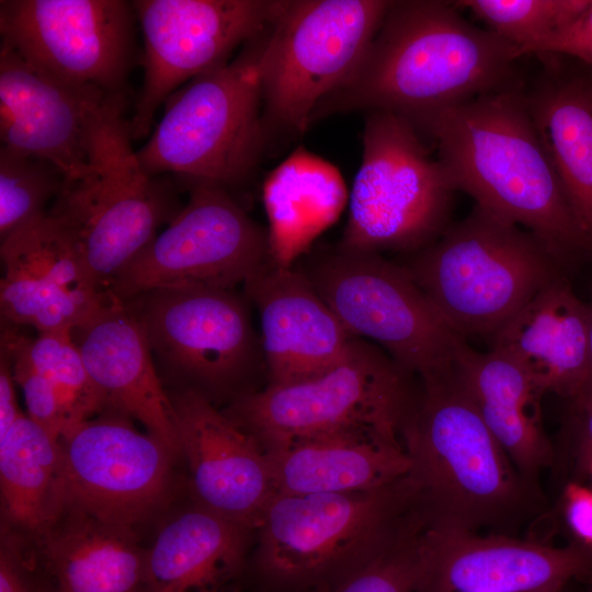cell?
I'll use <instances>...</instances> for the list:
<instances>
[{
  "label": "cell",
  "instance_id": "cell-32",
  "mask_svg": "<svg viewBox=\"0 0 592 592\" xmlns=\"http://www.w3.org/2000/svg\"><path fill=\"white\" fill-rule=\"evenodd\" d=\"M488 30L516 47L520 57L535 43L572 23L590 0H460Z\"/></svg>",
  "mask_w": 592,
  "mask_h": 592
},
{
  "label": "cell",
  "instance_id": "cell-1",
  "mask_svg": "<svg viewBox=\"0 0 592 592\" xmlns=\"http://www.w3.org/2000/svg\"><path fill=\"white\" fill-rule=\"evenodd\" d=\"M409 121L432 140L456 192L530 231L565 272L592 257V241L545 153L520 80Z\"/></svg>",
  "mask_w": 592,
  "mask_h": 592
},
{
  "label": "cell",
  "instance_id": "cell-12",
  "mask_svg": "<svg viewBox=\"0 0 592 592\" xmlns=\"http://www.w3.org/2000/svg\"><path fill=\"white\" fill-rule=\"evenodd\" d=\"M294 266L353 335L382 348L410 374L426 376L454 366L466 340L444 322L397 261L338 244Z\"/></svg>",
  "mask_w": 592,
  "mask_h": 592
},
{
  "label": "cell",
  "instance_id": "cell-39",
  "mask_svg": "<svg viewBox=\"0 0 592 592\" xmlns=\"http://www.w3.org/2000/svg\"><path fill=\"white\" fill-rule=\"evenodd\" d=\"M573 458L579 474L585 473L592 458V399L573 409Z\"/></svg>",
  "mask_w": 592,
  "mask_h": 592
},
{
  "label": "cell",
  "instance_id": "cell-41",
  "mask_svg": "<svg viewBox=\"0 0 592 592\" xmlns=\"http://www.w3.org/2000/svg\"><path fill=\"white\" fill-rule=\"evenodd\" d=\"M588 308H589V316H590V350H591L590 369H589L588 379L583 387L582 392L573 402H571L572 409L582 407L590 399H592V298L588 303Z\"/></svg>",
  "mask_w": 592,
  "mask_h": 592
},
{
  "label": "cell",
  "instance_id": "cell-22",
  "mask_svg": "<svg viewBox=\"0 0 592 592\" xmlns=\"http://www.w3.org/2000/svg\"><path fill=\"white\" fill-rule=\"evenodd\" d=\"M72 338L90 376L105 394L107 408L137 420L181 456L174 406L136 311L111 294L105 305L72 330Z\"/></svg>",
  "mask_w": 592,
  "mask_h": 592
},
{
  "label": "cell",
  "instance_id": "cell-26",
  "mask_svg": "<svg viewBox=\"0 0 592 592\" xmlns=\"http://www.w3.org/2000/svg\"><path fill=\"white\" fill-rule=\"evenodd\" d=\"M264 454L275 494L366 491L403 478L410 468L401 441L371 429L319 434Z\"/></svg>",
  "mask_w": 592,
  "mask_h": 592
},
{
  "label": "cell",
  "instance_id": "cell-28",
  "mask_svg": "<svg viewBox=\"0 0 592 592\" xmlns=\"http://www.w3.org/2000/svg\"><path fill=\"white\" fill-rule=\"evenodd\" d=\"M455 371L482 420L519 473L538 486V476L556 458L540 413L545 394L534 377L505 353L478 352L465 341Z\"/></svg>",
  "mask_w": 592,
  "mask_h": 592
},
{
  "label": "cell",
  "instance_id": "cell-16",
  "mask_svg": "<svg viewBox=\"0 0 592 592\" xmlns=\"http://www.w3.org/2000/svg\"><path fill=\"white\" fill-rule=\"evenodd\" d=\"M66 504L136 530L167 501L177 456L107 408L60 439Z\"/></svg>",
  "mask_w": 592,
  "mask_h": 592
},
{
  "label": "cell",
  "instance_id": "cell-42",
  "mask_svg": "<svg viewBox=\"0 0 592 592\" xmlns=\"http://www.w3.org/2000/svg\"><path fill=\"white\" fill-rule=\"evenodd\" d=\"M34 572V570H33ZM36 581V591L37 592H54L42 579H39L34 572Z\"/></svg>",
  "mask_w": 592,
  "mask_h": 592
},
{
  "label": "cell",
  "instance_id": "cell-3",
  "mask_svg": "<svg viewBox=\"0 0 592 592\" xmlns=\"http://www.w3.org/2000/svg\"><path fill=\"white\" fill-rule=\"evenodd\" d=\"M399 436L428 527L506 534L545 511L455 371L415 376Z\"/></svg>",
  "mask_w": 592,
  "mask_h": 592
},
{
  "label": "cell",
  "instance_id": "cell-15",
  "mask_svg": "<svg viewBox=\"0 0 592 592\" xmlns=\"http://www.w3.org/2000/svg\"><path fill=\"white\" fill-rule=\"evenodd\" d=\"M132 1L1 0V41L62 81L126 96L136 58Z\"/></svg>",
  "mask_w": 592,
  "mask_h": 592
},
{
  "label": "cell",
  "instance_id": "cell-46",
  "mask_svg": "<svg viewBox=\"0 0 592 592\" xmlns=\"http://www.w3.org/2000/svg\"><path fill=\"white\" fill-rule=\"evenodd\" d=\"M255 592H269V591H261V590H255Z\"/></svg>",
  "mask_w": 592,
  "mask_h": 592
},
{
  "label": "cell",
  "instance_id": "cell-9",
  "mask_svg": "<svg viewBox=\"0 0 592 592\" xmlns=\"http://www.w3.org/2000/svg\"><path fill=\"white\" fill-rule=\"evenodd\" d=\"M138 315L157 371L177 389L218 407L257 391L266 369L249 300L234 289L180 284L128 301Z\"/></svg>",
  "mask_w": 592,
  "mask_h": 592
},
{
  "label": "cell",
  "instance_id": "cell-27",
  "mask_svg": "<svg viewBox=\"0 0 592 592\" xmlns=\"http://www.w3.org/2000/svg\"><path fill=\"white\" fill-rule=\"evenodd\" d=\"M544 69L524 100L565 196L592 241V73L570 70L558 55H539Z\"/></svg>",
  "mask_w": 592,
  "mask_h": 592
},
{
  "label": "cell",
  "instance_id": "cell-14",
  "mask_svg": "<svg viewBox=\"0 0 592 592\" xmlns=\"http://www.w3.org/2000/svg\"><path fill=\"white\" fill-rule=\"evenodd\" d=\"M143 34V83L129 122L132 139L148 137L158 109L185 82L228 61L263 33L284 1L136 0Z\"/></svg>",
  "mask_w": 592,
  "mask_h": 592
},
{
  "label": "cell",
  "instance_id": "cell-6",
  "mask_svg": "<svg viewBox=\"0 0 592 592\" xmlns=\"http://www.w3.org/2000/svg\"><path fill=\"white\" fill-rule=\"evenodd\" d=\"M270 26L232 60L171 95L136 151L149 174L173 175L185 187L206 183L228 191L250 180L269 137L259 61Z\"/></svg>",
  "mask_w": 592,
  "mask_h": 592
},
{
  "label": "cell",
  "instance_id": "cell-31",
  "mask_svg": "<svg viewBox=\"0 0 592 592\" xmlns=\"http://www.w3.org/2000/svg\"><path fill=\"white\" fill-rule=\"evenodd\" d=\"M66 183L52 162L0 146V240L45 215Z\"/></svg>",
  "mask_w": 592,
  "mask_h": 592
},
{
  "label": "cell",
  "instance_id": "cell-29",
  "mask_svg": "<svg viewBox=\"0 0 592 592\" xmlns=\"http://www.w3.org/2000/svg\"><path fill=\"white\" fill-rule=\"evenodd\" d=\"M349 194L332 163L305 148L294 150L263 184L272 261L293 266L335 223L349 203Z\"/></svg>",
  "mask_w": 592,
  "mask_h": 592
},
{
  "label": "cell",
  "instance_id": "cell-23",
  "mask_svg": "<svg viewBox=\"0 0 592 592\" xmlns=\"http://www.w3.org/2000/svg\"><path fill=\"white\" fill-rule=\"evenodd\" d=\"M522 365L542 390L573 402L590 369L588 303L565 273L542 288L493 337L492 348Z\"/></svg>",
  "mask_w": 592,
  "mask_h": 592
},
{
  "label": "cell",
  "instance_id": "cell-5",
  "mask_svg": "<svg viewBox=\"0 0 592 592\" xmlns=\"http://www.w3.org/2000/svg\"><path fill=\"white\" fill-rule=\"evenodd\" d=\"M398 262V261H397ZM459 337H492L565 271L530 231L478 205L398 262Z\"/></svg>",
  "mask_w": 592,
  "mask_h": 592
},
{
  "label": "cell",
  "instance_id": "cell-21",
  "mask_svg": "<svg viewBox=\"0 0 592 592\" xmlns=\"http://www.w3.org/2000/svg\"><path fill=\"white\" fill-rule=\"evenodd\" d=\"M243 289L259 316L266 385L289 384L325 372L355 337L294 265L271 260Z\"/></svg>",
  "mask_w": 592,
  "mask_h": 592
},
{
  "label": "cell",
  "instance_id": "cell-20",
  "mask_svg": "<svg viewBox=\"0 0 592 592\" xmlns=\"http://www.w3.org/2000/svg\"><path fill=\"white\" fill-rule=\"evenodd\" d=\"M169 392L192 501L255 531L275 496L264 452L204 396L193 390Z\"/></svg>",
  "mask_w": 592,
  "mask_h": 592
},
{
  "label": "cell",
  "instance_id": "cell-7",
  "mask_svg": "<svg viewBox=\"0 0 592 592\" xmlns=\"http://www.w3.org/2000/svg\"><path fill=\"white\" fill-rule=\"evenodd\" d=\"M126 105L118 102L100 118L87 172L48 210L103 291L183 207L170 175H151L140 164Z\"/></svg>",
  "mask_w": 592,
  "mask_h": 592
},
{
  "label": "cell",
  "instance_id": "cell-35",
  "mask_svg": "<svg viewBox=\"0 0 592 592\" xmlns=\"http://www.w3.org/2000/svg\"><path fill=\"white\" fill-rule=\"evenodd\" d=\"M30 338L16 326L2 322L0 353L12 368L15 384L22 389L27 415L56 439L69 432L75 424L50 383L33 365L29 355Z\"/></svg>",
  "mask_w": 592,
  "mask_h": 592
},
{
  "label": "cell",
  "instance_id": "cell-38",
  "mask_svg": "<svg viewBox=\"0 0 592 592\" xmlns=\"http://www.w3.org/2000/svg\"><path fill=\"white\" fill-rule=\"evenodd\" d=\"M562 506L567 525L577 542L592 547V489L574 481L567 483Z\"/></svg>",
  "mask_w": 592,
  "mask_h": 592
},
{
  "label": "cell",
  "instance_id": "cell-34",
  "mask_svg": "<svg viewBox=\"0 0 592 592\" xmlns=\"http://www.w3.org/2000/svg\"><path fill=\"white\" fill-rule=\"evenodd\" d=\"M422 530H412L314 592H415L422 572Z\"/></svg>",
  "mask_w": 592,
  "mask_h": 592
},
{
  "label": "cell",
  "instance_id": "cell-40",
  "mask_svg": "<svg viewBox=\"0 0 592 592\" xmlns=\"http://www.w3.org/2000/svg\"><path fill=\"white\" fill-rule=\"evenodd\" d=\"M15 380L8 357L0 353V437L23 414L19 409Z\"/></svg>",
  "mask_w": 592,
  "mask_h": 592
},
{
  "label": "cell",
  "instance_id": "cell-24",
  "mask_svg": "<svg viewBox=\"0 0 592 592\" xmlns=\"http://www.w3.org/2000/svg\"><path fill=\"white\" fill-rule=\"evenodd\" d=\"M254 539L253 528L192 501L146 548L138 592H230L248 576Z\"/></svg>",
  "mask_w": 592,
  "mask_h": 592
},
{
  "label": "cell",
  "instance_id": "cell-17",
  "mask_svg": "<svg viewBox=\"0 0 592 592\" xmlns=\"http://www.w3.org/2000/svg\"><path fill=\"white\" fill-rule=\"evenodd\" d=\"M592 582V547L426 527L417 592H559Z\"/></svg>",
  "mask_w": 592,
  "mask_h": 592
},
{
  "label": "cell",
  "instance_id": "cell-18",
  "mask_svg": "<svg viewBox=\"0 0 592 592\" xmlns=\"http://www.w3.org/2000/svg\"><path fill=\"white\" fill-rule=\"evenodd\" d=\"M123 101L55 78L0 43L1 146L52 162L67 183L87 172L98 122Z\"/></svg>",
  "mask_w": 592,
  "mask_h": 592
},
{
  "label": "cell",
  "instance_id": "cell-4",
  "mask_svg": "<svg viewBox=\"0 0 592 592\" xmlns=\"http://www.w3.org/2000/svg\"><path fill=\"white\" fill-rule=\"evenodd\" d=\"M424 523L408 475L366 491L275 494L255 530L247 577L261 591L314 592Z\"/></svg>",
  "mask_w": 592,
  "mask_h": 592
},
{
  "label": "cell",
  "instance_id": "cell-36",
  "mask_svg": "<svg viewBox=\"0 0 592 592\" xmlns=\"http://www.w3.org/2000/svg\"><path fill=\"white\" fill-rule=\"evenodd\" d=\"M528 54L571 57L592 73V0L568 26L530 46L524 56Z\"/></svg>",
  "mask_w": 592,
  "mask_h": 592
},
{
  "label": "cell",
  "instance_id": "cell-43",
  "mask_svg": "<svg viewBox=\"0 0 592 592\" xmlns=\"http://www.w3.org/2000/svg\"><path fill=\"white\" fill-rule=\"evenodd\" d=\"M585 473L589 474L591 479H592V458L590 459V462L587 465Z\"/></svg>",
  "mask_w": 592,
  "mask_h": 592
},
{
  "label": "cell",
  "instance_id": "cell-11",
  "mask_svg": "<svg viewBox=\"0 0 592 592\" xmlns=\"http://www.w3.org/2000/svg\"><path fill=\"white\" fill-rule=\"evenodd\" d=\"M387 0H291L271 24L259 61L267 134L300 135L318 104L363 61Z\"/></svg>",
  "mask_w": 592,
  "mask_h": 592
},
{
  "label": "cell",
  "instance_id": "cell-13",
  "mask_svg": "<svg viewBox=\"0 0 592 592\" xmlns=\"http://www.w3.org/2000/svg\"><path fill=\"white\" fill-rule=\"evenodd\" d=\"M186 189L179 214L112 281L107 291L118 300L180 284L234 289L272 260L266 228L230 191L206 183Z\"/></svg>",
  "mask_w": 592,
  "mask_h": 592
},
{
  "label": "cell",
  "instance_id": "cell-45",
  "mask_svg": "<svg viewBox=\"0 0 592 592\" xmlns=\"http://www.w3.org/2000/svg\"><path fill=\"white\" fill-rule=\"evenodd\" d=\"M587 592H592V582L587 584Z\"/></svg>",
  "mask_w": 592,
  "mask_h": 592
},
{
  "label": "cell",
  "instance_id": "cell-25",
  "mask_svg": "<svg viewBox=\"0 0 592 592\" xmlns=\"http://www.w3.org/2000/svg\"><path fill=\"white\" fill-rule=\"evenodd\" d=\"M33 542V570L54 592L139 591L146 549L136 530L65 504Z\"/></svg>",
  "mask_w": 592,
  "mask_h": 592
},
{
  "label": "cell",
  "instance_id": "cell-2",
  "mask_svg": "<svg viewBox=\"0 0 592 592\" xmlns=\"http://www.w3.org/2000/svg\"><path fill=\"white\" fill-rule=\"evenodd\" d=\"M519 58L515 46L470 23L453 1H390L363 61L318 104L311 124L354 111L410 119L455 106L519 81Z\"/></svg>",
  "mask_w": 592,
  "mask_h": 592
},
{
  "label": "cell",
  "instance_id": "cell-8",
  "mask_svg": "<svg viewBox=\"0 0 592 592\" xmlns=\"http://www.w3.org/2000/svg\"><path fill=\"white\" fill-rule=\"evenodd\" d=\"M414 380L382 348L354 337L342 357L325 372L289 384L265 385L221 410L264 453L352 429H371L400 440Z\"/></svg>",
  "mask_w": 592,
  "mask_h": 592
},
{
  "label": "cell",
  "instance_id": "cell-33",
  "mask_svg": "<svg viewBox=\"0 0 592 592\" xmlns=\"http://www.w3.org/2000/svg\"><path fill=\"white\" fill-rule=\"evenodd\" d=\"M29 355L65 405L72 423L78 425L109 407L102 389L90 376L72 332H44L29 341Z\"/></svg>",
  "mask_w": 592,
  "mask_h": 592
},
{
  "label": "cell",
  "instance_id": "cell-19",
  "mask_svg": "<svg viewBox=\"0 0 592 592\" xmlns=\"http://www.w3.org/2000/svg\"><path fill=\"white\" fill-rule=\"evenodd\" d=\"M0 254L2 322L72 332L111 298L48 212L1 240Z\"/></svg>",
  "mask_w": 592,
  "mask_h": 592
},
{
  "label": "cell",
  "instance_id": "cell-30",
  "mask_svg": "<svg viewBox=\"0 0 592 592\" xmlns=\"http://www.w3.org/2000/svg\"><path fill=\"white\" fill-rule=\"evenodd\" d=\"M1 528L34 539L66 504L59 439L22 414L0 437Z\"/></svg>",
  "mask_w": 592,
  "mask_h": 592
},
{
  "label": "cell",
  "instance_id": "cell-10",
  "mask_svg": "<svg viewBox=\"0 0 592 592\" xmlns=\"http://www.w3.org/2000/svg\"><path fill=\"white\" fill-rule=\"evenodd\" d=\"M362 145L339 244L406 255L435 241L452 224L456 190L414 125L396 113L368 112Z\"/></svg>",
  "mask_w": 592,
  "mask_h": 592
},
{
  "label": "cell",
  "instance_id": "cell-37",
  "mask_svg": "<svg viewBox=\"0 0 592 592\" xmlns=\"http://www.w3.org/2000/svg\"><path fill=\"white\" fill-rule=\"evenodd\" d=\"M24 539L1 528L0 592H37Z\"/></svg>",
  "mask_w": 592,
  "mask_h": 592
},
{
  "label": "cell",
  "instance_id": "cell-44",
  "mask_svg": "<svg viewBox=\"0 0 592 592\" xmlns=\"http://www.w3.org/2000/svg\"><path fill=\"white\" fill-rule=\"evenodd\" d=\"M576 584H578V583L571 584V585L567 587L566 589H563V590H561V591H559V592H577V591H574V589H573ZM585 592H587V591H585Z\"/></svg>",
  "mask_w": 592,
  "mask_h": 592
}]
</instances>
